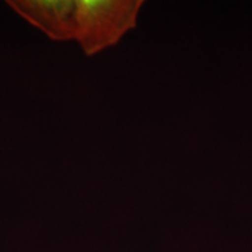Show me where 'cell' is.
I'll use <instances>...</instances> for the list:
<instances>
[{
  "label": "cell",
  "instance_id": "cell-1",
  "mask_svg": "<svg viewBox=\"0 0 252 252\" xmlns=\"http://www.w3.org/2000/svg\"><path fill=\"white\" fill-rule=\"evenodd\" d=\"M9 7L54 41L74 40L93 56L137 26L141 0H9Z\"/></svg>",
  "mask_w": 252,
  "mask_h": 252
}]
</instances>
